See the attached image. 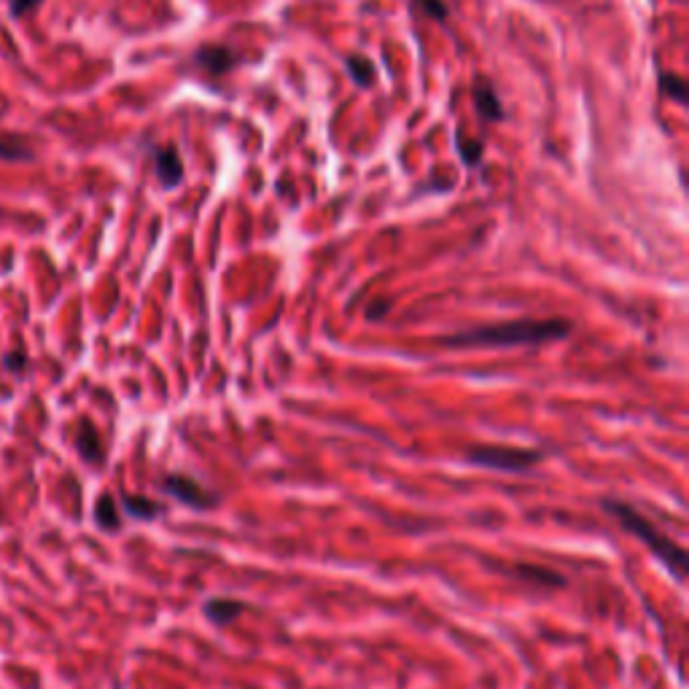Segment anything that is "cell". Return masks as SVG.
<instances>
[{"mask_svg": "<svg viewBox=\"0 0 689 689\" xmlns=\"http://www.w3.org/2000/svg\"><path fill=\"white\" fill-rule=\"evenodd\" d=\"M22 353H9L6 356V367H9V370H14V372H22L25 370V359H20Z\"/></svg>", "mask_w": 689, "mask_h": 689, "instance_id": "cell-20", "label": "cell"}, {"mask_svg": "<svg viewBox=\"0 0 689 689\" xmlns=\"http://www.w3.org/2000/svg\"><path fill=\"white\" fill-rule=\"evenodd\" d=\"M35 160V151L25 135H0V162L25 165Z\"/></svg>", "mask_w": 689, "mask_h": 689, "instance_id": "cell-8", "label": "cell"}, {"mask_svg": "<svg viewBox=\"0 0 689 689\" xmlns=\"http://www.w3.org/2000/svg\"><path fill=\"white\" fill-rule=\"evenodd\" d=\"M657 87L668 100L679 102V106H687V81L674 70H660L657 74Z\"/></svg>", "mask_w": 689, "mask_h": 689, "instance_id": "cell-11", "label": "cell"}, {"mask_svg": "<svg viewBox=\"0 0 689 689\" xmlns=\"http://www.w3.org/2000/svg\"><path fill=\"white\" fill-rule=\"evenodd\" d=\"M76 450L81 452V458L87 463H100L102 461V442H100V434L98 428L92 426L89 420L78 423V431H76Z\"/></svg>", "mask_w": 689, "mask_h": 689, "instance_id": "cell-9", "label": "cell"}, {"mask_svg": "<svg viewBox=\"0 0 689 689\" xmlns=\"http://www.w3.org/2000/svg\"><path fill=\"white\" fill-rule=\"evenodd\" d=\"M344 70H348L350 81L356 87H372L374 78H378V70H374V63L364 54H348L344 57Z\"/></svg>", "mask_w": 689, "mask_h": 689, "instance_id": "cell-10", "label": "cell"}, {"mask_svg": "<svg viewBox=\"0 0 689 689\" xmlns=\"http://www.w3.org/2000/svg\"><path fill=\"white\" fill-rule=\"evenodd\" d=\"M471 98H474V111L480 117V122L495 124L506 119L504 102H501L499 92H495V87L488 78H477L474 87H471Z\"/></svg>", "mask_w": 689, "mask_h": 689, "instance_id": "cell-5", "label": "cell"}, {"mask_svg": "<svg viewBox=\"0 0 689 689\" xmlns=\"http://www.w3.org/2000/svg\"><path fill=\"white\" fill-rule=\"evenodd\" d=\"M520 577H528V579H534V582L564 584V577H558V573H549L547 568H536V566H523L520 568Z\"/></svg>", "mask_w": 689, "mask_h": 689, "instance_id": "cell-17", "label": "cell"}, {"mask_svg": "<svg viewBox=\"0 0 689 689\" xmlns=\"http://www.w3.org/2000/svg\"><path fill=\"white\" fill-rule=\"evenodd\" d=\"M389 307H391V305H389V302H385V299H378V302H374V305H370V307H367V318H370V320H378V318H383V316H385V313H389Z\"/></svg>", "mask_w": 689, "mask_h": 689, "instance_id": "cell-19", "label": "cell"}, {"mask_svg": "<svg viewBox=\"0 0 689 689\" xmlns=\"http://www.w3.org/2000/svg\"><path fill=\"white\" fill-rule=\"evenodd\" d=\"M95 520H98L100 528L106 531H117L122 525V517H119V506L111 495H100L98 510H95Z\"/></svg>", "mask_w": 689, "mask_h": 689, "instance_id": "cell-13", "label": "cell"}, {"mask_svg": "<svg viewBox=\"0 0 689 689\" xmlns=\"http://www.w3.org/2000/svg\"><path fill=\"white\" fill-rule=\"evenodd\" d=\"M151 160H154V175L160 181L162 189H178L186 178V167L184 160H181L178 149L173 143H165V146H156L151 151Z\"/></svg>", "mask_w": 689, "mask_h": 689, "instance_id": "cell-4", "label": "cell"}, {"mask_svg": "<svg viewBox=\"0 0 689 689\" xmlns=\"http://www.w3.org/2000/svg\"><path fill=\"white\" fill-rule=\"evenodd\" d=\"M456 151L458 156H461V162L467 167H474L482 162V151H485V143L480 141V138H467L463 135V130L456 132Z\"/></svg>", "mask_w": 689, "mask_h": 689, "instance_id": "cell-12", "label": "cell"}, {"mask_svg": "<svg viewBox=\"0 0 689 689\" xmlns=\"http://www.w3.org/2000/svg\"><path fill=\"white\" fill-rule=\"evenodd\" d=\"M469 461L474 467L499 469V471H525L542 461V452L523 450V447H474L469 452Z\"/></svg>", "mask_w": 689, "mask_h": 689, "instance_id": "cell-3", "label": "cell"}, {"mask_svg": "<svg viewBox=\"0 0 689 689\" xmlns=\"http://www.w3.org/2000/svg\"><path fill=\"white\" fill-rule=\"evenodd\" d=\"M240 609H243V603L223 601V598H216V601L205 603V614H208L214 622H219V625H227V622H232L234 616H238Z\"/></svg>", "mask_w": 689, "mask_h": 689, "instance_id": "cell-14", "label": "cell"}, {"mask_svg": "<svg viewBox=\"0 0 689 689\" xmlns=\"http://www.w3.org/2000/svg\"><path fill=\"white\" fill-rule=\"evenodd\" d=\"M41 3H44V0H9L11 20H22V17H28L30 11L39 9Z\"/></svg>", "mask_w": 689, "mask_h": 689, "instance_id": "cell-18", "label": "cell"}, {"mask_svg": "<svg viewBox=\"0 0 689 689\" xmlns=\"http://www.w3.org/2000/svg\"><path fill=\"white\" fill-rule=\"evenodd\" d=\"M124 510L127 515L138 517V520H151L160 515V504H154L151 499H143V495H124Z\"/></svg>", "mask_w": 689, "mask_h": 689, "instance_id": "cell-15", "label": "cell"}, {"mask_svg": "<svg viewBox=\"0 0 689 689\" xmlns=\"http://www.w3.org/2000/svg\"><path fill=\"white\" fill-rule=\"evenodd\" d=\"M415 6L434 22H445L450 17V9H447L445 0H415Z\"/></svg>", "mask_w": 689, "mask_h": 689, "instance_id": "cell-16", "label": "cell"}, {"mask_svg": "<svg viewBox=\"0 0 689 689\" xmlns=\"http://www.w3.org/2000/svg\"><path fill=\"white\" fill-rule=\"evenodd\" d=\"M571 331V324L560 318L547 320H504V324H488L477 326V329L458 331V335L447 337V344L456 348H515V344H536L549 340H564Z\"/></svg>", "mask_w": 689, "mask_h": 689, "instance_id": "cell-1", "label": "cell"}, {"mask_svg": "<svg viewBox=\"0 0 689 689\" xmlns=\"http://www.w3.org/2000/svg\"><path fill=\"white\" fill-rule=\"evenodd\" d=\"M603 510L612 512V515L620 520V525L627 531V534H633L636 539L644 542L646 547H649L652 553H655L657 558H660L663 564L676 573V579L685 577V571L689 566L685 549H681L674 539L663 536L660 531H655V525H652L649 520L641 515V512L633 510V506L625 504V501H614V499L603 501Z\"/></svg>", "mask_w": 689, "mask_h": 689, "instance_id": "cell-2", "label": "cell"}, {"mask_svg": "<svg viewBox=\"0 0 689 689\" xmlns=\"http://www.w3.org/2000/svg\"><path fill=\"white\" fill-rule=\"evenodd\" d=\"M165 491L171 493V495H175V499H178V501H184V504L197 506V510H208V506L216 501V495L205 491V488L199 485V482L189 480V477H181V474L167 477Z\"/></svg>", "mask_w": 689, "mask_h": 689, "instance_id": "cell-7", "label": "cell"}, {"mask_svg": "<svg viewBox=\"0 0 689 689\" xmlns=\"http://www.w3.org/2000/svg\"><path fill=\"white\" fill-rule=\"evenodd\" d=\"M192 59H195L197 68H203L205 74H210V76H227L238 68V54L219 44L199 46Z\"/></svg>", "mask_w": 689, "mask_h": 689, "instance_id": "cell-6", "label": "cell"}]
</instances>
